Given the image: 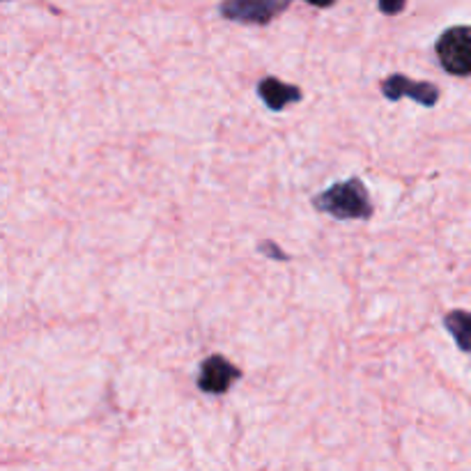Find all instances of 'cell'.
Returning a JSON list of instances; mask_svg holds the SVG:
<instances>
[{
	"instance_id": "9",
	"label": "cell",
	"mask_w": 471,
	"mask_h": 471,
	"mask_svg": "<svg viewBox=\"0 0 471 471\" xmlns=\"http://www.w3.org/2000/svg\"><path fill=\"white\" fill-rule=\"evenodd\" d=\"M308 5H316V7H331L336 0H306Z\"/></svg>"
},
{
	"instance_id": "1",
	"label": "cell",
	"mask_w": 471,
	"mask_h": 471,
	"mask_svg": "<svg viewBox=\"0 0 471 471\" xmlns=\"http://www.w3.org/2000/svg\"><path fill=\"white\" fill-rule=\"evenodd\" d=\"M313 207L329 214L336 221H368L375 207L359 177L331 185L313 198Z\"/></svg>"
},
{
	"instance_id": "6",
	"label": "cell",
	"mask_w": 471,
	"mask_h": 471,
	"mask_svg": "<svg viewBox=\"0 0 471 471\" xmlns=\"http://www.w3.org/2000/svg\"><path fill=\"white\" fill-rule=\"evenodd\" d=\"M258 95L267 108L272 111H283L287 104H296L302 102V90L296 88V85H290V83H283L281 78H274L267 76L258 83Z\"/></svg>"
},
{
	"instance_id": "2",
	"label": "cell",
	"mask_w": 471,
	"mask_h": 471,
	"mask_svg": "<svg viewBox=\"0 0 471 471\" xmlns=\"http://www.w3.org/2000/svg\"><path fill=\"white\" fill-rule=\"evenodd\" d=\"M439 65L451 76H471V25H453L435 42Z\"/></svg>"
},
{
	"instance_id": "5",
	"label": "cell",
	"mask_w": 471,
	"mask_h": 471,
	"mask_svg": "<svg viewBox=\"0 0 471 471\" xmlns=\"http://www.w3.org/2000/svg\"><path fill=\"white\" fill-rule=\"evenodd\" d=\"M382 95L389 102H398V99L409 97L426 108H433L439 102V88L435 83L412 81V78L403 76V74H394V76L386 78L382 83Z\"/></svg>"
},
{
	"instance_id": "8",
	"label": "cell",
	"mask_w": 471,
	"mask_h": 471,
	"mask_svg": "<svg viewBox=\"0 0 471 471\" xmlns=\"http://www.w3.org/2000/svg\"><path fill=\"white\" fill-rule=\"evenodd\" d=\"M405 3H407V0H379V12L396 16L405 10Z\"/></svg>"
},
{
	"instance_id": "3",
	"label": "cell",
	"mask_w": 471,
	"mask_h": 471,
	"mask_svg": "<svg viewBox=\"0 0 471 471\" xmlns=\"http://www.w3.org/2000/svg\"><path fill=\"white\" fill-rule=\"evenodd\" d=\"M292 0H224L219 12L224 19L242 25H267L290 7Z\"/></svg>"
},
{
	"instance_id": "7",
	"label": "cell",
	"mask_w": 471,
	"mask_h": 471,
	"mask_svg": "<svg viewBox=\"0 0 471 471\" xmlns=\"http://www.w3.org/2000/svg\"><path fill=\"white\" fill-rule=\"evenodd\" d=\"M444 326L453 336L456 346L466 355H471V313L451 311L444 317Z\"/></svg>"
},
{
	"instance_id": "4",
	"label": "cell",
	"mask_w": 471,
	"mask_h": 471,
	"mask_svg": "<svg viewBox=\"0 0 471 471\" xmlns=\"http://www.w3.org/2000/svg\"><path fill=\"white\" fill-rule=\"evenodd\" d=\"M239 377H242V370L237 366L230 364L225 356L212 355L200 364L198 389L209 396H224Z\"/></svg>"
}]
</instances>
